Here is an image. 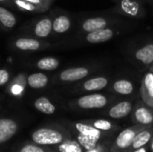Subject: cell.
<instances>
[{
  "mask_svg": "<svg viewBox=\"0 0 153 152\" xmlns=\"http://www.w3.org/2000/svg\"><path fill=\"white\" fill-rule=\"evenodd\" d=\"M117 99L118 97L110 92L107 93L99 91L83 94L81 97L72 100L70 105L80 110H99L107 108Z\"/></svg>",
  "mask_w": 153,
  "mask_h": 152,
  "instance_id": "cell-1",
  "label": "cell"
},
{
  "mask_svg": "<svg viewBox=\"0 0 153 152\" xmlns=\"http://www.w3.org/2000/svg\"><path fill=\"white\" fill-rule=\"evenodd\" d=\"M113 76L109 73H95L91 76L74 83L72 90L78 94H88L108 90Z\"/></svg>",
  "mask_w": 153,
  "mask_h": 152,
  "instance_id": "cell-2",
  "label": "cell"
},
{
  "mask_svg": "<svg viewBox=\"0 0 153 152\" xmlns=\"http://www.w3.org/2000/svg\"><path fill=\"white\" fill-rule=\"evenodd\" d=\"M102 65L98 63L69 67L56 74L54 77V82L58 84H74L91 76L95 73H98Z\"/></svg>",
  "mask_w": 153,
  "mask_h": 152,
  "instance_id": "cell-3",
  "label": "cell"
},
{
  "mask_svg": "<svg viewBox=\"0 0 153 152\" xmlns=\"http://www.w3.org/2000/svg\"><path fill=\"white\" fill-rule=\"evenodd\" d=\"M126 22L122 18L115 15H96L83 19L80 22L78 27V35H82L94 30L105 29L108 27L123 25Z\"/></svg>",
  "mask_w": 153,
  "mask_h": 152,
  "instance_id": "cell-4",
  "label": "cell"
},
{
  "mask_svg": "<svg viewBox=\"0 0 153 152\" xmlns=\"http://www.w3.org/2000/svg\"><path fill=\"white\" fill-rule=\"evenodd\" d=\"M108 13L123 17L142 19L146 15V8L143 0H117Z\"/></svg>",
  "mask_w": 153,
  "mask_h": 152,
  "instance_id": "cell-5",
  "label": "cell"
},
{
  "mask_svg": "<svg viewBox=\"0 0 153 152\" xmlns=\"http://www.w3.org/2000/svg\"><path fill=\"white\" fill-rule=\"evenodd\" d=\"M138 82L131 77L120 76L113 78L108 90L117 97L123 98H134L140 97V86Z\"/></svg>",
  "mask_w": 153,
  "mask_h": 152,
  "instance_id": "cell-6",
  "label": "cell"
},
{
  "mask_svg": "<svg viewBox=\"0 0 153 152\" xmlns=\"http://www.w3.org/2000/svg\"><path fill=\"white\" fill-rule=\"evenodd\" d=\"M126 29L123 25L108 27L105 29L94 30L79 36V39L82 44H100L113 39L121 34Z\"/></svg>",
  "mask_w": 153,
  "mask_h": 152,
  "instance_id": "cell-7",
  "label": "cell"
},
{
  "mask_svg": "<svg viewBox=\"0 0 153 152\" xmlns=\"http://www.w3.org/2000/svg\"><path fill=\"white\" fill-rule=\"evenodd\" d=\"M146 125H134L121 131L110 146V152H127L129 151L135 136L145 129Z\"/></svg>",
  "mask_w": 153,
  "mask_h": 152,
  "instance_id": "cell-8",
  "label": "cell"
},
{
  "mask_svg": "<svg viewBox=\"0 0 153 152\" xmlns=\"http://www.w3.org/2000/svg\"><path fill=\"white\" fill-rule=\"evenodd\" d=\"M133 62L143 71L150 68L153 64V40L144 42L133 51Z\"/></svg>",
  "mask_w": 153,
  "mask_h": 152,
  "instance_id": "cell-9",
  "label": "cell"
},
{
  "mask_svg": "<svg viewBox=\"0 0 153 152\" xmlns=\"http://www.w3.org/2000/svg\"><path fill=\"white\" fill-rule=\"evenodd\" d=\"M135 101L132 98L116 100L107 108L106 115L112 119H122L132 114Z\"/></svg>",
  "mask_w": 153,
  "mask_h": 152,
  "instance_id": "cell-10",
  "label": "cell"
},
{
  "mask_svg": "<svg viewBox=\"0 0 153 152\" xmlns=\"http://www.w3.org/2000/svg\"><path fill=\"white\" fill-rule=\"evenodd\" d=\"M32 140L40 145H56L63 142L64 134L55 129L40 128L32 133Z\"/></svg>",
  "mask_w": 153,
  "mask_h": 152,
  "instance_id": "cell-11",
  "label": "cell"
},
{
  "mask_svg": "<svg viewBox=\"0 0 153 152\" xmlns=\"http://www.w3.org/2000/svg\"><path fill=\"white\" fill-rule=\"evenodd\" d=\"M131 115L132 121L134 125H142L146 126L153 125V108L145 104L141 99L135 101Z\"/></svg>",
  "mask_w": 153,
  "mask_h": 152,
  "instance_id": "cell-12",
  "label": "cell"
},
{
  "mask_svg": "<svg viewBox=\"0 0 153 152\" xmlns=\"http://www.w3.org/2000/svg\"><path fill=\"white\" fill-rule=\"evenodd\" d=\"M49 46V43L38 38L20 37L13 41V47L15 49L24 52H36L47 48Z\"/></svg>",
  "mask_w": 153,
  "mask_h": 152,
  "instance_id": "cell-13",
  "label": "cell"
},
{
  "mask_svg": "<svg viewBox=\"0 0 153 152\" xmlns=\"http://www.w3.org/2000/svg\"><path fill=\"white\" fill-rule=\"evenodd\" d=\"M140 99L153 108V72L149 69L141 79Z\"/></svg>",
  "mask_w": 153,
  "mask_h": 152,
  "instance_id": "cell-14",
  "label": "cell"
},
{
  "mask_svg": "<svg viewBox=\"0 0 153 152\" xmlns=\"http://www.w3.org/2000/svg\"><path fill=\"white\" fill-rule=\"evenodd\" d=\"M53 15H45L39 18L32 28L34 36L38 39H46L52 34Z\"/></svg>",
  "mask_w": 153,
  "mask_h": 152,
  "instance_id": "cell-15",
  "label": "cell"
},
{
  "mask_svg": "<svg viewBox=\"0 0 153 152\" xmlns=\"http://www.w3.org/2000/svg\"><path fill=\"white\" fill-rule=\"evenodd\" d=\"M74 128L77 131V133L98 141H106L108 137H110V133L100 131L92 125L84 123L83 121L74 123Z\"/></svg>",
  "mask_w": 153,
  "mask_h": 152,
  "instance_id": "cell-16",
  "label": "cell"
},
{
  "mask_svg": "<svg viewBox=\"0 0 153 152\" xmlns=\"http://www.w3.org/2000/svg\"><path fill=\"white\" fill-rule=\"evenodd\" d=\"M73 25L71 16L66 13H59L53 16L52 34L63 35L68 32Z\"/></svg>",
  "mask_w": 153,
  "mask_h": 152,
  "instance_id": "cell-17",
  "label": "cell"
},
{
  "mask_svg": "<svg viewBox=\"0 0 153 152\" xmlns=\"http://www.w3.org/2000/svg\"><path fill=\"white\" fill-rule=\"evenodd\" d=\"M17 131V124L13 119H0V143L7 142L11 139Z\"/></svg>",
  "mask_w": 153,
  "mask_h": 152,
  "instance_id": "cell-18",
  "label": "cell"
},
{
  "mask_svg": "<svg viewBox=\"0 0 153 152\" xmlns=\"http://www.w3.org/2000/svg\"><path fill=\"white\" fill-rule=\"evenodd\" d=\"M152 137L153 127L152 125H149L135 136V138H134V142H133V143H132V145H131V147L129 149V151L139 149V148L149 145V143H150L151 140L152 139Z\"/></svg>",
  "mask_w": 153,
  "mask_h": 152,
  "instance_id": "cell-19",
  "label": "cell"
},
{
  "mask_svg": "<svg viewBox=\"0 0 153 152\" xmlns=\"http://www.w3.org/2000/svg\"><path fill=\"white\" fill-rule=\"evenodd\" d=\"M48 82H49L48 76L40 72L33 73L29 76H27V84L31 89H35V90L44 89L48 86Z\"/></svg>",
  "mask_w": 153,
  "mask_h": 152,
  "instance_id": "cell-20",
  "label": "cell"
},
{
  "mask_svg": "<svg viewBox=\"0 0 153 152\" xmlns=\"http://www.w3.org/2000/svg\"><path fill=\"white\" fill-rule=\"evenodd\" d=\"M84 123H87L91 125H92L93 127L97 128L100 131L105 132V133H114L116 131L118 130V125H116L114 122L108 120V119H102V118H99V119H88V120H83Z\"/></svg>",
  "mask_w": 153,
  "mask_h": 152,
  "instance_id": "cell-21",
  "label": "cell"
},
{
  "mask_svg": "<svg viewBox=\"0 0 153 152\" xmlns=\"http://www.w3.org/2000/svg\"><path fill=\"white\" fill-rule=\"evenodd\" d=\"M16 22L15 15L6 7L0 5V26L6 30H10L14 28Z\"/></svg>",
  "mask_w": 153,
  "mask_h": 152,
  "instance_id": "cell-22",
  "label": "cell"
},
{
  "mask_svg": "<svg viewBox=\"0 0 153 152\" xmlns=\"http://www.w3.org/2000/svg\"><path fill=\"white\" fill-rule=\"evenodd\" d=\"M27 84V75L23 73L17 74L14 79L10 82L9 90L13 95L20 96L25 90Z\"/></svg>",
  "mask_w": 153,
  "mask_h": 152,
  "instance_id": "cell-23",
  "label": "cell"
},
{
  "mask_svg": "<svg viewBox=\"0 0 153 152\" xmlns=\"http://www.w3.org/2000/svg\"><path fill=\"white\" fill-rule=\"evenodd\" d=\"M35 66L41 71H54L60 66V61L54 56H46L39 59L35 63Z\"/></svg>",
  "mask_w": 153,
  "mask_h": 152,
  "instance_id": "cell-24",
  "label": "cell"
},
{
  "mask_svg": "<svg viewBox=\"0 0 153 152\" xmlns=\"http://www.w3.org/2000/svg\"><path fill=\"white\" fill-rule=\"evenodd\" d=\"M34 107L39 112L46 115H52L56 112V106L47 97H39L34 102Z\"/></svg>",
  "mask_w": 153,
  "mask_h": 152,
  "instance_id": "cell-25",
  "label": "cell"
},
{
  "mask_svg": "<svg viewBox=\"0 0 153 152\" xmlns=\"http://www.w3.org/2000/svg\"><path fill=\"white\" fill-rule=\"evenodd\" d=\"M10 6L16 7L17 9L22 11V12H29V13H45L42 9L39 7L25 1V0H11Z\"/></svg>",
  "mask_w": 153,
  "mask_h": 152,
  "instance_id": "cell-26",
  "label": "cell"
},
{
  "mask_svg": "<svg viewBox=\"0 0 153 152\" xmlns=\"http://www.w3.org/2000/svg\"><path fill=\"white\" fill-rule=\"evenodd\" d=\"M59 152H85L82 146L76 140H65L58 144Z\"/></svg>",
  "mask_w": 153,
  "mask_h": 152,
  "instance_id": "cell-27",
  "label": "cell"
},
{
  "mask_svg": "<svg viewBox=\"0 0 153 152\" xmlns=\"http://www.w3.org/2000/svg\"><path fill=\"white\" fill-rule=\"evenodd\" d=\"M76 141L82 146V148L84 149L85 151L92 150L93 148L97 147L102 142H106V141H98V140L90 138V137L83 135L82 133H79L76 135Z\"/></svg>",
  "mask_w": 153,
  "mask_h": 152,
  "instance_id": "cell-28",
  "label": "cell"
},
{
  "mask_svg": "<svg viewBox=\"0 0 153 152\" xmlns=\"http://www.w3.org/2000/svg\"><path fill=\"white\" fill-rule=\"evenodd\" d=\"M110 146H111V143H109L108 141H106V142H102L92 150H90L85 152H110Z\"/></svg>",
  "mask_w": 153,
  "mask_h": 152,
  "instance_id": "cell-29",
  "label": "cell"
},
{
  "mask_svg": "<svg viewBox=\"0 0 153 152\" xmlns=\"http://www.w3.org/2000/svg\"><path fill=\"white\" fill-rule=\"evenodd\" d=\"M10 81V72L6 68L0 69V87L5 85Z\"/></svg>",
  "mask_w": 153,
  "mask_h": 152,
  "instance_id": "cell-30",
  "label": "cell"
},
{
  "mask_svg": "<svg viewBox=\"0 0 153 152\" xmlns=\"http://www.w3.org/2000/svg\"><path fill=\"white\" fill-rule=\"evenodd\" d=\"M25 1H27V2H29V3H30V4L38 6V7H39L44 12H47L49 9V7H50V4H48L44 0H25Z\"/></svg>",
  "mask_w": 153,
  "mask_h": 152,
  "instance_id": "cell-31",
  "label": "cell"
},
{
  "mask_svg": "<svg viewBox=\"0 0 153 152\" xmlns=\"http://www.w3.org/2000/svg\"><path fill=\"white\" fill-rule=\"evenodd\" d=\"M20 152H45L41 148L35 145H27L23 147Z\"/></svg>",
  "mask_w": 153,
  "mask_h": 152,
  "instance_id": "cell-32",
  "label": "cell"
},
{
  "mask_svg": "<svg viewBox=\"0 0 153 152\" xmlns=\"http://www.w3.org/2000/svg\"><path fill=\"white\" fill-rule=\"evenodd\" d=\"M128 152H149V145L142 147V148H139V149L132 150V151H129Z\"/></svg>",
  "mask_w": 153,
  "mask_h": 152,
  "instance_id": "cell-33",
  "label": "cell"
},
{
  "mask_svg": "<svg viewBox=\"0 0 153 152\" xmlns=\"http://www.w3.org/2000/svg\"><path fill=\"white\" fill-rule=\"evenodd\" d=\"M149 152H153V137L149 143Z\"/></svg>",
  "mask_w": 153,
  "mask_h": 152,
  "instance_id": "cell-34",
  "label": "cell"
},
{
  "mask_svg": "<svg viewBox=\"0 0 153 152\" xmlns=\"http://www.w3.org/2000/svg\"><path fill=\"white\" fill-rule=\"evenodd\" d=\"M11 0H0V4H10Z\"/></svg>",
  "mask_w": 153,
  "mask_h": 152,
  "instance_id": "cell-35",
  "label": "cell"
},
{
  "mask_svg": "<svg viewBox=\"0 0 153 152\" xmlns=\"http://www.w3.org/2000/svg\"><path fill=\"white\" fill-rule=\"evenodd\" d=\"M44 1H45V2H47V3H48V4H50V5H51V4H52V3L54 2V0H44Z\"/></svg>",
  "mask_w": 153,
  "mask_h": 152,
  "instance_id": "cell-36",
  "label": "cell"
},
{
  "mask_svg": "<svg viewBox=\"0 0 153 152\" xmlns=\"http://www.w3.org/2000/svg\"><path fill=\"white\" fill-rule=\"evenodd\" d=\"M149 70H151V71H152V72H153V64H152V65H151V66H150Z\"/></svg>",
  "mask_w": 153,
  "mask_h": 152,
  "instance_id": "cell-37",
  "label": "cell"
},
{
  "mask_svg": "<svg viewBox=\"0 0 153 152\" xmlns=\"http://www.w3.org/2000/svg\"><path fill=\"white\" fill-rule=\"evenodd\" d=\"M113 1H115V2H116V1H117V0H113Z\"/></svg>",
  "mask_w": 153,
  "mask_h": 152,
  "instance_id": "cell-38",
  "label": "cell"
}]
</instances>
